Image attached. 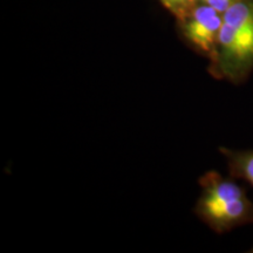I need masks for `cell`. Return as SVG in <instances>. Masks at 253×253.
<instances>
[{
	"label": "cell",
	"instance_id": "8992f818",
	"mask_svg": "<svg viewBox=\"0 0 253 253\" xmlns=\"http://www.w3.org/2000/svg\"><path fill=\"white\" fill-rule=\"evenodd\" d=\"M201 2H204V4L210 5L211 7L217 9L220 13H224L227 8L231 7L233 4H236L239 0H199Z\"/></svg>",
	"mask_w": 253,
	"mask_h": 253
},
{
	"label": "cell",
	"instance_id": "7a4b0ae2",
	"mask_svg": "<svg viewBox=\"0 0 253 253\" xmlns=\"http://www.w3.org/2000/svg\"><path fill=\"white\" fill-rule=\"evenodd\" d=\"M202 191L195 205V213L217 233L253 223V202L232 177H224L216 170L199 178Z\"/></svg>",
	"mask_w": 253,
	"mask_h": 253
},
{
	"label": "cell",
	"instance_id": "52a82bcc",
	"mask_svg": "<svg viewBox=\"0 0 253 253\" xmlns=\"http://www.w3.org/2000/svg\"><path fill=\"white\" fill-rule=\"evenodd\" d=\"M251 252H252V253H253V248H252V250H251Z\"/></svg>",
	"mask_w": 253,
	"mask_h": 253
},
{
	"label": "cell",
	"instance_id": "5b68a950",
	"mask_svg": "<svg viewBox=\"0 0 253 253\" xmlns=\"http://www.w3.org/2000/svg\"><path fill=\"white\" fill-rule=\"evenodd\" d=\"M160 1L173 17L178 19L197 5L199 0H160Z\"/></svg>",
	"mask_w": 253,
	"mask_h": 253
},
{
	"label": "cell",
	"instance_id": "3957f363",
	"mask_svg": "<svg viewBox=\"0 0 253 253\" xmlns=\"http://www.w3.org/2000/svg\"><path fill=\"white\" fill-rule=\"evenodd\" d=\"M176 21L186 45L208 60L212 58L223 25V13L199 1Z\"/></svg>",
	"mask_w": 253,
	"mask_h": 253
},
{
	"label": "cell",
	"instance_id": "6da1fadb",
	"mask_svg": "<svg viewBox=\"0 0 253 253\" xmlns=\"http://www.w3.org/2000/svg\"><path fill=\"white\" fill-rule=\"evenodd\" d=\"M208 71L217 80L240 84L253 72V0H239L223 13Z\"/></svg>",
	"mask_w": 253,
	"mask_h": 253
},
{
	"label": "cell",
	"instance_id": "277c9868",
	"mask_svg": "<svg viewBox=\"0 0 253 253\" xmlns=\"http://www.w3.org/2000/svg\"><path fill=\"white\" fill-rule=\"evenodd\" d=\"M219 151L226 158L230 176L248 182L253 188V150H233L221 147Z\"/></svg>",
	"mask_w": 253,
	"mask_h": 253
}]
</instances>
